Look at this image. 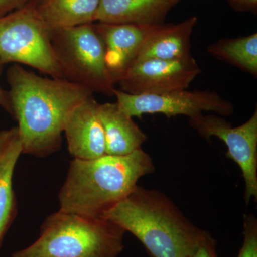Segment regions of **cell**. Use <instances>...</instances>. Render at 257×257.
Segmentation results:
<instances>
[{"mask_svg":"<svg viewBox=\"0 0 257 257\" xmlns=\"http://www.w3.org/2000/svg\"><path fill=\"white\" fill-rule=\"evenodd\" d=\"M12 116L18 122L23 154L45 158L60 150L67 116L94 95L67 79L49 78L13 64L7 72Z\"/></svg>","mask_w":257,"mask_h":257,"instance_id":"cell-1","label":"cell"},{"mask_svg":"<svg viewBox=\"0 0 257 257\" xmlns=\"http://www.w3.org/2000/svg\"><path fill=\"white\" fill-rule=\"evenodd\" d=\"M155 170L152 157L142 148L124 156L74 159L58 193L60 210L104 218Z\"/></svg>","mask_w":257,"mask_h":257,"instance_id":"cell-2","label":"cell"},{"mask_svg":"<svg viewBox=\"0 0 257 257\" xmlns=\"http://www.w3.org/2000/svg\"><path fill=\"white\" fill-rule=\"evenodd\" d=\"M104 218L138 238L151 257H187L207 232L163 192L139 185Z\"/></svg>","mask_w":257,"mask_h":257,"instance_id":"cell-3","label":"cell"},{"mask_svg":"<svg viewBox=\"0 0 257 257\" xmlns=\"http://www.w3.org/2000/svg\"><path fill=\"white\" fill-rule=\"evenodd\" d=\"M125 233L105 218L59 209L42 222L38 239L11 257H118Z\"/></svg>","mask_w":257,"mask_h":257,"instance_id":"cell-4","label":"cell"},{"mask_svg":"<svg viewBox=\"0 0 257 257\" xmlns=\"http://www.w3.org/2000/svg\"><path fill=\"white\" fill-rule=\"evenodd\" d=\"M94 23L51 30V45L64 79L111 97L115 84Z\"/></svg>","mask_w":257,"mask_h":257,"instance_id":"cell-5","label":"cell"},{"mask_svg":"<svg viewBox=\"0 0 257 257\" xmlns=\"http://www.w3.org/2000/svg\"><path fill=\"white\" fill-rule=\"evenodd\" d=\"M36 6L28 3L0 18V60L4 64H25L51 78L65 79L51 45V30Z\"/></svg>","mask_w":257,"mask_h":257,"instance_id":"cell-6","label":"cell"},{"mask_svg":"<svg viewBox=\"0 0 257 257\" xmlns=\"http://www.w3.org/2000/svg\"><path fill=\"white\" fill-rule=\"evenodd\" d=\"M114 96L119 109L133 118L155 114H164L168 118L178 115L192 118L204 111L231 116L234 111L231 101L209 89H183L161 94L134 95L115 89Z\"/></svg>","mask_w":257,"mask_h":257,"instance_id":"cell-7","label":"cell"},{"mask_svg":"<svg viewBox=\"0 0 257 257\" xmlns=\"http://www.w3.org/2000/svg\"><path fill=\"white\" fill-rule=\"evenodd\" d=\"M189 124L199 136L209 140L214 137L224 142L231 159L241 169L245 183L244 201L257 199V109L243 124L233 127L216 114H201L189 118Z\"/></svg>","mask_w":257,"mask_h":257,"instance_id":"cell-8","label":"cell"},{"mask_svg":"<svg viewBox=\"0 0 257 257\" xmlns=\"http://www.w3.org/2000/svg\"><path fill=\"white\" fill-rule=\"evenodd\" d=\"M202 70L192 56L182 60L137 62L120 79V90L130 94H161L187 89Z\"/></svg>","mask_w":257,"mask_h":257,"instance_id":"cell-9","label":"cell"},{"mask_svg":"<svg viewBox=\"0 0 257 257\" xmlns=\"http://www.w3.org/2000/svg\"><path fill=\"white\" fill-rule=\"evenodd\" d=\"M99 104L94 95L90 96L76 106L66 119L63 133L69 154L74 159L94 160L106 155Z\"/></svg>","mask_w":257,"mask_h":257,"instance_id":"cell-10","label":"cell"},{"mask_svg":"<svg viewBox=\"0 0 257 257\" xmlns=\"http://www.w3.org/2000/svg\"><path fill=\"white\" fill-rule=\"evenodd\" d=\"M94 26L104 45L108 71L117 84L135 62L153 26L101 23H94Z\"/></svg>","mask_w":257,"mask_h":257,"instance_id":"cell-11","label":"cell"},{"mask_svg":"<svg viewBox=\"0 0 257 257\" xmlns=\"http://www.w3.org/2000/svg\"><path fill=\"white\" fill-rule=\"evenodd\" d=\"M197 24V18L191 17L182 23L152 27L134 64L148 60H182L191 57V37Z\"/></svg>","mask_w":257,"mask_h":257,"instance_id":"cell-12","label":"cell"},{"mask_svg":"<svg viewBox=\"0 0 257 257\" xmlns=\"http://www.w3.org/2000/svg\"><path fill=\"white\" fill-rule=\"evenodd\" d=\"M22 154L23 143L18 126L0 130V248L18 215L13 176Z\"/></svg>","mask_w":257,"mask_h":257,"instance_id":"cell-13","label":"cell"},{"mask_svg":"<svg viewBox=\"0 0 257 257\" xmlns=\"http://www.w3.org/2000/svg\"><path fill=\"white\" fill-rule=\"evenodd\" d=\"M180 0H100L95 23L158 26Z\"/></svg>","mask_w":257,"mask_h":257,"instance_id":"cell-14","label":"cell"},{"mask_svg":"<svg viewBox=\"0 0 257 257\" xmlns=\"http://www.w3.org/2000/svg\"><path fill=\"white\" fill-rule=\"evenodd\" d=\"M98 113L104 138L106 155L124 156L142 148L147 136L133 118L125 114L117 103L99 104Z\"/></svg>","mask_w":257,"mask_h":257,"instance_id":"cell-15","label":"cell"},{"mask_svg":"<svg viewBox=\"0 0 257 257\" xmlns=\"http://www.w3.org/2000/svg\"><path fill=\"white\" fill-rule=\"evenodd\" d=\"M100 0H42L39 16L50 30L95 23Z\"/></svg>","mask_w":257,"mask_h":257,"instance_id":"cell-16","label":"cell"},{"mask_svg":"<svg viewBox=\"0 0 257 257\" xmlns=\"http://www.w3.org/2000/svg\"><path fill=\"white\" fill-rule=\"evenodd\" d=\"M209 55L257 76V33L248 36L218 40L207 48Z\"/></svg>","mask_w":257,"mask_h":257,"instance_id":"cell-17","label":"cell"},{"mask_svg":"<svg viewBox=\"0 0 257 257\" xmlns=\"http://www.w3.org/2000/svg\"><path fill=\"white\" fill-rule=\"evenodd\" d=\"M243 241L237 257H257V219L252 214H245Z\"/></svg>","mask_w":257,"mask_h":257,"instance_id":"cell-18","label":"cell"},{"mask_svg":"<svg viewBox=\"0 0 257 257\" xmlns=\"http://www.w3.org/2000/svg\"><path fill=\"white\" fill-rule=\"evenodd\" d=\"M216 240L207 231L194 251L187 257H218Z\"/></svg>","mask_w":257,"mask_h":257,"instance_id":"cell-19","label":"cell"},{"mask_svg":"<svg viewBox=\"0 0 257 257\" xmlns=\"http://www.w3.org/2000/svg\"><path fill=\"white\" fill-rule=\"evenodd\" d=\"M26 0H0V18L23 8Z\"/></svg>","mask_w":257,"mask_h":257,"instance_id":"cell-20","label":"cell"},{"mask_svg":"<svg viewBox=\"0 0 257 257\" xmlns=\"http://www.w3.org/2000/svg\"><path fill=\"white\" fill-rule=\"evenodd\" d=\"M231 8L236 11L251 12L256 11L257 0H228Z\"/></svg>","mask_w":257,"mask_h":257,"instance_id":"cell-21","label":"cell"},{"mask_svg":"<svg viewBox=\"0 0 257 257\" xmlns=\"http://www.w3.org/2000/svg\"><path fill=\"white\" fill-rule=\"evenodd\" d=\"M5 65V64H3L2 61L0 60V77H1L2 74H3ZM0 107L3 108L4 110L12 116L13 111H12L9 92L8 90H5L4 88L2 87L1 84H0Z\"/></svg>","mask_w":257,"mask_h":257,"instance_id":"cell-22","label":"cell"},{"mask_svg":"<svg viewBox=\"0 0 257 257\" xmlns=\"http://www.w3.org/2000/svg\"><path fill=\"white\" fill-rule=\"evenodd\" d=\"M27 3H35V4L38 5L42 0H26Z\"/></svg>","mask_w":257,"mask_h":257,"instance_id":"cell-23","label":"cell"}]
</instances>
